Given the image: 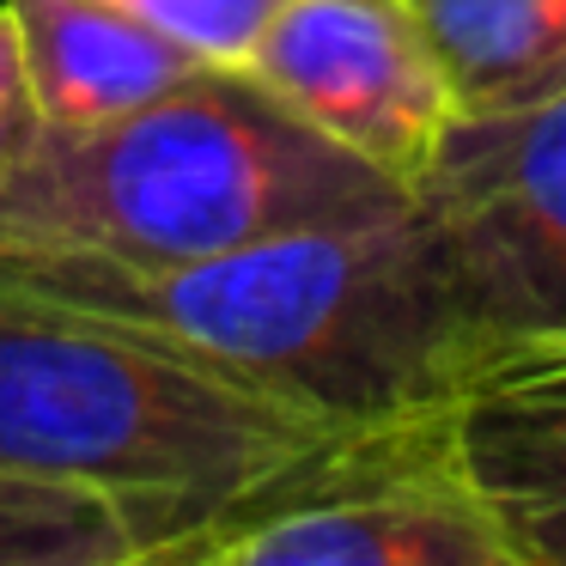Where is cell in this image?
Masks as SVG:
<instances>
[{
    "mask_svg": "<svg viewBox=\"0 0 566 566\" xmlns=\"http://www.w3.org/2000/svg\"><path fill=\"white\" fill-rule=\"evenodd\" d=\"M0 293L177 347L335 427L463 396V354L415 196L159 269L0 244Z\"/></svg>",
    "mask_w": 566,
    "mask_h": 566,
    "instance_id": "cell-1",
    "label": "cell"
},
{
    "mask_svg": "<svg viewBox=\"0 0 566 566\" xmlns=\"http://www.w3.org/2000/svg\"><path fill=\"white\" fill-rule=\"evenodd\" d=\"M396 201H408L396 177L317 135L244 67H201L104 128H38L0 177V244L159 269Z\"/></svg>",
    "mask_w": 566,
    "mask_h": 566,
    "instance_id": "cell-2",
    "label": "cell"
},
{
    "mask_svg": "<svg viewBox=\"0 0 566 566\" xmlns=\"http://www.w3.org/2000/svg\"><path fill=\"white\" fill-rule=\"evenodd\" d=\"M335 420L67 305L0 293V469L111 493L147 560Z\"/></svg>",
    "mask_w": 566,
    "mask_h": 566,
    "instance_id": "cell-3",
    "label": "cell"
},
{
    "mask_svg": "<svg viewBox=\"0 0 566 566\" xmlns=\"http://www.w3.org/2000/svg\"><path fill=\"white\" fill-rule=\"evenodd\" d=\"M153 566H530L475 481L451 402L347 420L220 500Z\"/></svg>",
    "mask_w": 566,
    "mask_h": 566,
    "instance_id": "cell-4",
    "label": "cell"
},
{
    "mask_svg": "<svg viewBox=\"0 0 566 566\" xmlns=\"http://www.w3.org/2000/svg\"><path fill=\"white\" fill-rule=\"evenodd\" d=\"M451 305L463 390L505 359L566 347V92L457 116L415 184Z\"/></svg>",
    "mask_w": 566,
    "mask_h": 566,
    "instance_id": "cell-5",
    "label": "cell"
},
{
    "mask_svg": "<svg viewBox=\"0 0 566 566\" xmlns=\"http://www.w3.org/2000/svg\"><path fill=\"white\" fill-rule=\"evenodd\" d=\"M244 74L408 196L457 123L415 0H286Z\"/></svg>",
    "mask_w": 566,
    "mask_h": 566,
    "instance_id": "cell-6",
    "label": "cell"
},
{
    "mask_svg": "<svg viewBox=\"0 0 566 566\" xmlns=\"http://www.w3.org/2000/svg\"><path fill=\"white\" fill-rule=\"evenodd\" d=\"M7 7H13L38 128L55 135L135 116L208 67L111 0H7Z\"/></svg>",
    "mask_w": 566,
    "mask_h": 566,
    "instance_id": "cell-7",
    "label": "cell"
},
{
    "mask_svg": "<svg viewBox=\"0 0 566 566\" xmlns=\"http://www.w3.org/2000/svg\"><path fill=\"white\" fill-rule=\"evenodd\" d=\"M457 444L505 517L566 500V347L505 359L451 402Z\"/></svg>",
    "mask_w": 566,
    "mask_h": 566,
    "instance_id": "cell-8",
    "label": "cell"
},
{
    "mask_svg": "<svg viewBox=\"0 0 566 566\" xmlns=\"http://www.w3.org/2000/svg\"><path fill=\"white\" fill-rule=\"evenodd\" d=\"M457 116H500L566 92V0H415Z\"/></svg>",
    "mask_w": 566,
    "mask_h": 566,
    "instance_id": "cell-9",
    "label": "cell"
},
{
    "mask_svg": "<svg viewBox=\"0 0 566 566\" xmlns=\"http://www.w3.org/2000/svg\"><path fill=\"white\" fill-rule=\"evenodd\" d=\"M147 530L111 493L0 469V566H140Z\"/></svg>",
    "mask_w": 566,
    "mask_h": 566,
    "instance_id": "cell-10",
    "label": "cell"
},
{
    "mask_svg": "<svg viewBox=\"0 0 566 566\" xmlns=\"http://www.w3.org/2000/svg\"><path fill=\"white\" fill-rule=\"evenodd\" d=\"M111 7L147 19L208 67H244L286 0H111Z\"/></svg>",
    "mask_w": 566,
    "mask_h": 566,
    "instance_id": "cell-11",
    "label": "cell"
},
{
    "mask_svg": "<svg viewBox=\"0 0 566 566\" xmlns=\"http://www.w3.org/2000/svg\"><path fill=\"white\" fill-rule=\"evenodd\" d=\"M38 140V104L25 86V55H19L13 7L0 0V177L25 159V147Z\"/></svg>",
    "mask_w": 566,
    "mask_h": 566,
    "instance_id": "cell-12",
    "label": "cell"
},
{
    "mask_svg": "<svg viewBox=\"0 0 566 566\" xmlns=\"http://www.w3.org/2000/svg\"><path fill=\"white\" fill-rule=\"evenodd\" d=\"M517 542H524L530 566H566V500L517 517Z\"/></svg>",
    "mask_w": 566,
    "mask_h": 566,
    "instance_id": "cell-13",
    "label": "cell"
}]
</instances>
